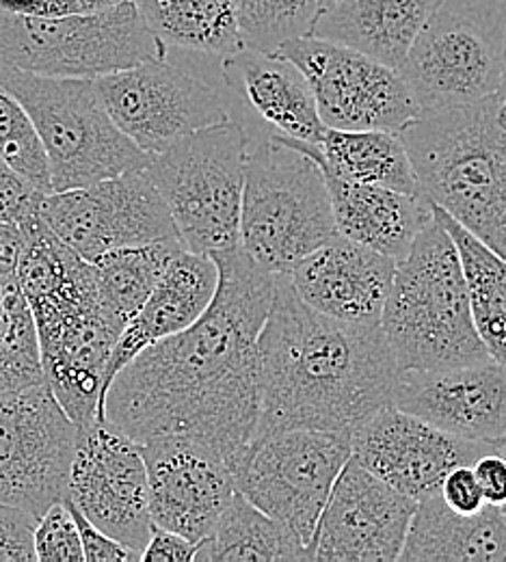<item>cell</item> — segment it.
I'll list each match as a JSON object with an SVG mask.
<instances>
[{"label":"cell","instance_id":"obj_1","mask_svg":"<svg viewBox=\"0 0 506 562\" xmlns=\"http://www.w3.org/2000/svg\"><path fill=\"white\" fill-rule=\"evenodd\" d=\"M213 260L218 285L209 310L113 376L102 420L137 443L180 439L200 446L236 474L260 418L258 336L276 276L256 265L243 245L213 254Z\"/></svg>","mask_w":506,"mask_h":562},{"label":"cell","instance_id":"obj_2","mask_svg":"<svg viewBox=\"0 0 506 562\" xmlns=\"http://www.w3.org/2000/svg\"><path fill=\"white\" fill-rule=\"evenodd\" d=\"M260 418L256 437L289 428L351 435L394 405L401 366L379 325H347L307 307L276 276L258 336Z\"/></svg>","mask_w":506,"mask_h":562},{"label":"cell","instance_id":"obj_3","mask_svg":"<svg viewBox=\"0 0 506 562\" xmlns=\"http://www.w3.org/2000/svg\"><path fill=\"white\" fill-rule=\"evenodd\" d=\"M501 98L425 111L398 131L420 193L506 260V128Z\"/></svg>","mask_w":506,"mask_h":562},{"label":"cell","instance_id":"obj_4","mask_svg":"<svg viewBox=\"0 0 506 562\" xmlns=\"http://www.w3.org/2000/svg\"><path fill=\"white\" fill-rule=\"evenodd\" d=\"M379 327L401 370L492 359L472 318L459 251L437 216L396 262Z\"/></svg>","mask_w":506,"mask_h":562},{"label":"cell","instance_id":"obj_5","mask_svg":"<svg viewBox=\"0 0 506 562\" xmlns=\"http://www.w3.org/2000/svg\"><path fill=\"white\" fill-rule=\"evenodd\" d=\"M307 145L276 135L249 140L240 245L273 276L338 234L325 171Z\"/></svg>","mask_w":506,"mask_h":562},{"label":"cell","instance_id":"obj_6","mask_svg":"<svg viewBox=\"0 0 506 562\" xmlns=\"http://www.w3.org/2000/svg\"><path fill=\"white\" fill-rule=\"evenodd\" d=\"M0 87L33 120L44 143L53 193L145 169L149 154L111 120L93 78H61L0 68Z\"/></svg>","mask_w":506,"mask_h":562},{"label":"cell","instance_id":"obj_7","mask_svg":"<svg viewBox=\"0 0 506 562\" xmlns=\"http://www.w3.org/2000/svg\"><path fill=\"white\" fill-rule=\"evenodd\" d=\"M247 156L249 135L229 117L149 156L145 173L189 251L213 256L240 245Z\"/></svg>","mask_w":506,"mask_h":562},{"label":"cell","instance_id":"obj_8","mask_svg":"<svg viewBox=\"0 0 506 562\" xmlns=\"http://www.w3.org/2000/svg\"><path fill=\"white\" fill-rule=\"evenodd\" d=\"M167 59L137 2L82 15H26L0 7V68L61 78H98Z\"/></svg>","mask_w":506,"mask_h":562},{"label":"cell","instance_id":"obj_9","mask_svg":"<svg viewBox=\"0 0 506 562\" xmlns=\"http://www.w3.org/2000/svg\"><path fill=\"white\" fill-rule=\"evenodd\" d=\"M44 381L76 426L102 420L104 372L122 334L104 314L93 267H87L59 290L29 301Z\"/></svg>","mask_w":506,"mask_h":562},{"label":"cell","instance_id":"obj_10","mask_svg":"<svg viewBox=\"0 0 506 562\" xmlns=\"http://www.w3.org/2000/svg\"><path fill=\"white\" fill-rule=\"evenodd\" d=\"M351 454V437L345 432L278 430L247 448L236 472L238 492L282 524L307 550L310 561L318 519Z\"/></svg>","mask_w":506,"mask_h":562},{"label":"cell","instance_id":"obj_11","mask_svg":"<svg viewBox=\"0 0 506 562\" xmlns=\"http://www.w3.org/2000/svg\"><path fill=\"white\" fill-rule=\"evenodd\" d=\"M503 42L476 9L443 0L416 42L398 74L420 113L474 104L498 95L503 82Z\"/></svg>","mask_w":506,"mask_h":562},{"label":"cell","instance_id":"obj_12","mask_svg":"<svg viewBox=\"0 0 506 562\" xmlns=\"http://www.w3.org/2000/svg\"><path fill=\"white\" fill-rule=\"evenodd\" d=\"M276 53L303 71L327 128L398 133L420 115L398 70L353 48L305 35Z\"/></svg>","mask_w":506,"mask_h":562},{"label":"cell","instance_id":"obj_13","mask_svg":"<svg viewBox=\"0 0 506 562\" xmlns=\"http://www.w3.org/2000/svg\"><path fill=\"white\" fill-rule=\"evenodd\" d=\"M76 424L46 381L0 398V502L37 519L68 495Z\"/></svg>","mask_w":506,"mask_h":562},{"label":"cell","instance_id":"obj_14","mask_svg":"<svg viewBox=\"0 0 506 562\" xmlns=\"http://www.w3.org/2000/svg\"><path fill=\"white\" fill-rule=\"evenodd\" d=\"M40 214L87 262L113 249L178 238L169 209L145 169L50 193L42 200Z\"/></svg>","mask_w":506,"mask_h":562},{"label":"cell","instance_id":"obj_15","mask_svg":"<svg viewBox=\"0 0 506 562\" xmlns=\"http://www.w3.org/2000/svg\"><path fill=\"white\" fill-rule=\"evenodd\" d=\"M93 82L115 126L149 156L229 117L215 89L167 59L111 71Z\"/></svg>","mask_w":506,"mask_h":562},{"label":"cell","instance_id":"obj_16","mask_svg":"<svg viewBox=\"0 0 506 562\" xmlns=\"http://www.w3.org/2000/svg\"><path fill=\"white\" fill-rule=\"evenodd\" d=\"M76 428L66 499L142 561L154 528L142 448L109 422Z\"/></svg>","mask_w":506,"mask_h":562},{"label":"cell","instance_id":"obj_17","mask_svg":"<svg viewBox=\"0 0 506 562\" xmlns=\"http://www.w3.org/2000/svg\"><path fill=\"white\" fill-rule=\"evenodd\" d=\"M416 504L351 454L318 519L310 561H398Z\"/></svg>","mask_w":506,"mask_h":562},{"label":"cell","instance_id":"obj_18","mask_svg":"<svg viewBox=\"0 0 506 562\" xmlns=\"http://www.w3.org/2000/svg\"><path fill=\"white\" fill-rule=\"evenodd\" d=\"M349 437L351 452L363 468L416 502L437 495L457 465H472L485 452L506 448L450 435L394 405L379 409Z\"/></svg>","mask_w":506,"mask_h":562},{"label":"cell","instance_id":"obj_19","mask_svg":"<svg viewBox=\"0 0 506 562\" xmlns=\"http://www.w3.org/2000/svg\"><path fill=\"white\" fill-rule=\"evenodd\" d=\"M139 448L154 526L198 546L238 492L234 470L213 452L180 439H149Z\"/></svg>","mask_w":506,"mask_h":562},{"label":"cell","instance_id":"obj_20","mask_svg":"<svg viewBox=\"0 0 506 562\" xmlns=\"http://www.w3.org/2000/svg\"><path fill=\"white\" fill-rule=\"evenodd\" d=\"M394 407L463 439L506 443V366L401 370Z\"/></svg>","mask_w":506,"mask_h":562},{"label":"cell","instance_id":"obj_21","mask_svg":"<svg viewBox=\"0 0 506 562\" xmlns=\"http://www.w3.org/2000/svg\"><path fill=\"white\" fill-rule=\"evenodd\" d=\"M396 262L340 234L301 258L289 273L296 296L314 312L374 327L392 285Z\"/></svg>","mask_w":506,"mask_h":562},{"label":"cell","instance_id":"obj_22","mask_svg":"<svg viewBox=\"0 0 506 562\" xmlns=\"http://www.w3.org/2000/svg\"><path fill=\"white\" fill-rule=\"evenodd\" d=\"M217 262L209 254L180 247L169 260L142 310L122 329L104 372V394L113 376L139 352L191 327L213 303ZM104 405V403H102Z\"/></svg>","mask_w":506,"mask_h":562},{"label":"cell","instance_id":"obj_23","mask_svg":"<svg viewBox=\"0 0 506 562\" xmlns=\"http://www.w3.org/2000/svg\"><path fill=\"white\" fill-rule=\"evenodd\" d=\"M225 85L258 115L269 135L318 145L323 124L303 71L278 53L240 48L221 64Z\"/></svg>","mask_w":506,"mask_h":562},{"label":"cell","instance_id":"obj_24","mask_svg":"<svg viewBox=\"0 0 506 562\" xmlns=\"http://www.w3.org/2000/svg\"><path fill=\"white\" fill-rule=\"evenodd\" d=\"M336 229L363 247L403 260L418 234L435 218L434 204L425 195L342 180L325 173Z\"/></svg>","mask_w":506,"mask_h":562},{"label":"cell","instance_id":"obj_25","mask_svg":"<svg viewBox=\"0 0 506 562\" xmlns=\"http://www.w3.org/2000/svg\"><path fill=\"white\" fill-rule=\"evenodd\" d=\"M443 0H336L321 9L310 35L342 44L394 70Z\"/></svg>","mask_w":506,"mask_h":562},{"label":"cell","instance_id":"obj_26","mask_svg":"<svg viewBox=\"0 0 506 562\" xmlns=\"http://www.w3.org/2000/svg\"><path fill=\"white\" fill-rule=\"evenodd\" d=\"M398 561H506L505 513L487 504L461 515L439 493L420 499Z\"/></svg>","mask_w":506,"mask_h":562},{"label":"cell","instance_id":"obj_27","mask_svg":"<svg viewBox=\"0 0 506 562\" xmlns=\"http://www.w3.org/2000/svg\"><path fill=\"white\" fill-rule=\"evenodd\" d=\"M307 147L325 173L409 195H423L398 133L327 128L318 145Z\"/></svg>","mask_w":506,"mask_h":562},{"label":"cell","instance_id":"obj_28","mask_svg":"<svg viewBox=\"0 0 506 562\" xmlns=\"http://www.w3.org/2000/svg\"><path fill=\"white\" fill-rule=\"evenodd\" d=\"M149 31L165 44L227 57L243 48L236 0H135Z\"/></svg>","mask_w":506,"mask_h":562},{"label":"cell","instance_id":"obj_29","mask_svg":"<svg viewBox=\"0 0 506 562\" xmlns=\"http://www.w3.org/2000/svg\"><path fill=\"white\" fill-rule=\"evenodd\" d=\"M193 561H307V550L282 524L236 492L211 535L198 543Z\"/></svg>","mask_w":506,"mask_h":562},{"label":"cell","instance_id":"obj_30","mask_svg":"<svg viewBox=\"0 0 506 562\" xmlns=\"http://www.w3.org/2000/svg\"><path fill=\"white\" fill-rule=\"evenodd\" d=\"M434 212L459 251L476 331L490 357L506 366V260L450 214Z\"/></svg>","mask_w":506,"mask_h":562},{"label":"cell","instance_id":"obj_31","mask_svg":"<svg viewBox=\"0 0 506 562\" xmlns=\"http://www.w3.org/2000/svg\"><path fill=\"white\" fill-rule=\"evenodd\" d=\"M180 247L182 243L178 238H167L113 249L91 262L98 301L115 327L124 329L142 310L145 299Z\"/></svg>","mask_w":506,"mask_h":562},{"label":"cell","instance_id":"obj_32","mask_svg":"<svg viewBox=\"0 0 506 562\" xmlns=\"http://www.w3.org/2000/svg\"><path fill=\"white\" fill-rule=\"evenodd\" d=\"M44 381L37 329L18 283L2 285L0 303V398Z\"/></svg>","mask_w":506,"mask_h":562},{"label":"cell","instance_id":"obj_33","mask_svg":"<svg viewBox=\"0 0 506 562\" xmlns=\"http://www.w3.org/2000/svg\"><path fill=\"white\" fill-rule=\"evenodd\" d=\"M321 11V0H236L243 48L276 53L282 44L305 37Z\"/></svg>","mask_w":506,"mask_h":562},{"label":"cell","instance_id":"obj_34","mask_svg":"<svg viewBox=\"0 0 506 562\" xmlns=\"http://www.w3.org/2000/svg\"><path fill=\"white\" fill-rule=\"evenodd\" d=\"M0 158L37 191L50 195V169L44 143L26 109L0 87Z\"/></svg>","mask_w":506,"mask_h":562},{"label":"cell","instance_id":"obj_35","mask_svg":"<svg viewBox=\"0 0 506 562\" xmlns=\"http://www.w3.org/2000/svg\"><path fill=\"white\" fill-rule=\"evenodd\" d=\"M35 561L37 562H82V546L72 513L66 502L53 504L35 526L33 535Z\"/></svg>","mask_w":506,"mask_h":562},{"label":"cell","instance_id":"obj_36","mask_svg":"<svg viewBox=\"0 0 506 562\" xmlns=\"http://www.w3.org/2000/svg\"><path fill=\"white\" fill-rule=\"evenodd\" d=\"M35 515L0 502V562L35 561Z\"/></svg>","mask_w":506,"mask_h":562},{"label":"cell","instance_id":"obj_37","mask_svg":"<svg viewBox=\"0 0 506 562\" xmlns=\"http://www.w3.org/2000/svg\"><path fill=\"white\" fill-rule=\"evenodd\" d=\"M44 198L46 193L29 184L0 158V221L18 225L24 223L40 211Z\"/></svg>","mask_w":506,"mask_h":562},{"label":"cell","instance_id":"obj_38","mask_svg":"<svg viewBox=\"0 0 506 562\" xmlns=\"http://www.w3.org/2000/svg\"><path fill=\"white\" fill-rule=\"evenodd\" d=\"M66 506L72 513L78 535H80V546H82V557L87 562H133L139 561V554L128 550L126 546H122L120 541H115L113 537H109L106 532H102L100 528H95L72 502L64 499Z\"/></svg>","mask_w":506,"mask_h":562},{"label":"cell","instance_id":"obj_39","mask_svg":"<svg viewBox=\"0 0 506 562\" xmlns=\"http://www.w3.org/2000/svg\"><path fill=\"white\" fill-rule=\"evenodd\" d=\"M439 497L448 508L461 515H474L487 506L472 465H457L450 470L441 481Z\"/></svg>","mask_w":506,"mask_h":562},{"label":"cell","instance_id":"obj_40","mask_svg":"<svg viewBox=\"0 0 506 562\" xmlns=\"http://www.w3.org/2000/svg\"><path fill=\"white\" fill-rule=\"evenodd\" d=\"M131 0H0L2 9L26 13V15H44V18H59V15H82V13H98L113 7H120Z\"/></svg>","mask_w":506,"mask_h":562},{"label":"cell","instance_id":"obj_41","mask_svg":"<svg viewBox=\"0 0 506 562\" xmlns=\"http://www.w3.org/2000/svg\"><path fill=\"white\" fill-rule=\"evenodd\" d=\"M472 470L485 495V502L503 508L506 504V448L485 452L472 463Z\"/></svg>","mask_w":506,"mask_h":562},{"label":"cell","instance_id":"obj_42","mask_svg":"<svg viewBox=\"0 0 506 562\" xmlns=\"http://www.w3.org/2000/svg\"><path fill=\"white\" fill-rule=\"evenodd\" d=\"M198 546L191 543L189 539L158 528H151V535L147 539V546L142 552V561L145 562H189L193 561Z\"/></svg>","mask_w":506,"mask_h":562},{"label":"cell","instance_id":"obj_43","mask_svg":"<svg viewBox=\"0 0 506 562\" xmlns=\"http://www.w3.org/2000/svg\"><path fill=\"white\" fill-rule=\"evenodd\" d=\"M24 245V232L18 223L0 221V285L13 283Z\"/></svg>","mask_w":506,"mask_h":562},{"label":"cell","instance_id":"obj_44","mask_svg":"<svg viewBox=\"0 0 506 562\" xmlns=\"http://www.w3.org/2000/svg\"><path fill=\"white\" fill-rule=\"evenodd\" d=\"M498 98L506 100V31L505 42H503V82H501V89H498Z\"/></svg>","mask_w":506,"mask_h":562},{"label":"cell","instance_id":"obj_45","mask_svg":"<svg viewBox=\"0 0 506 562\" xmlns=\"http://www.w3.org/2000/svg\"><path fill=\"white\" fill-rule=\"evenodd\" d=\"M498 122L506 128V100L501 102V109H498Z\"/></svg>","mask_w":506,"mask_h":562},{"label":"cell","instance_id":"obj_46","mask_svg":"<svg viewBox=\"0 0 506 562\" xmlns=\"http://www.w3.org/2000/svg\"><path fill=\"white\" fill-rule=\"evenodd\" d=\"M331 2H336V0H321V9H325V7H329Z\"/></svg>","mask_w":506,"mask_h":562},{"label":"cell","instance_id":"obj_47","mask_svg":"<svg viewBox=\"0 0 506 562\" xmlns=\"http://www.w3.org/2000/svg\"><path fill=\"white\" fill-rule=\"evenodd\" d=\"M0 303H2V285H0Z\"/></svg>","mask_w":506,"mask_h":562},{"label":"cell","instance_id":"obj_48","mask_svg":"<svg viewBox=\"0 0 506 562\" xmlns=\"http://www.w3.org/2000/svg\"><path fill=\"white\" fill-rule=\"evenodd\" d=\"M503 513H505V517H506V504H505V506H503Z\"/></svg>","mask_w":506,"mask_h":562}]
</instances>
